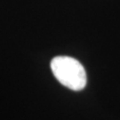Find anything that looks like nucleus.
Here are the masks:
<instances>
[{
  "mask_svg": "<svg viewBox=\"0 0 120 120\" xmlns=\"http://www.w3.org/2000/svg\"><path fill=\"white\" fill-rule=\"evenodd\" d=\"M51 69L62 86L80 91L86 86V72L77 60L69 56H56L51 61Z\"/></svg>",
  "mask_w": 120,
  "mask_h": 120,
  "instance_id": "obj_1",
  "label": "nucleus"
}]
</instances>
